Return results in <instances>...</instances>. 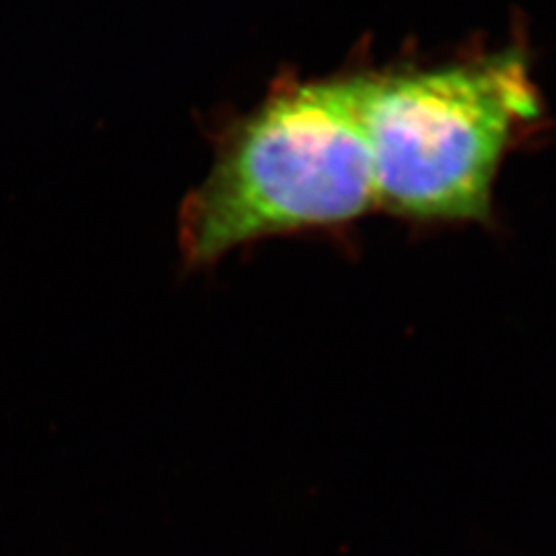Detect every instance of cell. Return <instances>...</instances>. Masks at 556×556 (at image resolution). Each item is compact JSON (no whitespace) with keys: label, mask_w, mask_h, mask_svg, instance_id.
Masks as SVG:
<instances>
[{"label":"cell","mask_w":556,"mask_h":556,"mask_svg":"<svg viewBox=\"0 0 556 556\" xmlns=\"http://www.w3.org/2000/svg\"><path fill=\"white\" fill-rule=\"evenodd\" d=\"M378 208L415 223H486L507 153L542 116L521 50L363 73Z\"/></svg>","instance_id":"cell-2"},{"label":"cell","mask_w":556,"mask_h":556,"mask_svg":"<svg viewBox=\"0 0 556 556\" xmlns=\"http://www.w3.org/2000/svg\"><path fill=\"white\" fill-rule=\"evenodd\" d=\"M361 79L287 80L231 126L184 204L186 258L211 264L250 241L334 229L378 208Z\"/></svg>","instance_id":"cell-1"}]
</instances>
